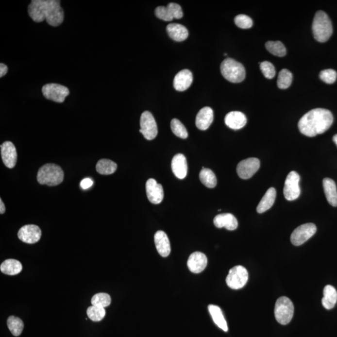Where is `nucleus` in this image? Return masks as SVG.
I'll list each match as a JSON object with an SVG mask.
<instances>
[{"mask_svg":"<svg viewBox=\"0 0 337 337\" xmlns=\"http://www.w3.org/2000/svg\"><path fill=\"white\" fill-rule=\"evenodd\" d=\"M28 11L31 18L36 23L46 20L56 27L64 21V12L59 0H33Z\"/></svg>","mask_w":337,"mask_h":337,"instance_id":"f257e3e1","label":"nucleus"},{"mask_svg":"<svg viewBox=\"0 0 337 337\" xmlns=\"http://www.w3.org/2000/svg\"><path fill=\"white\" fill-rule=\"evenodd\" d=\"M333 122V115L329 110L316 108L303 116L300 119L298 126L302 134L308 137H314L329 130Z\"/></svg>","mask_w":337,"mask_h":337,"instance_id":"f03ea898","label":"nucleus"},{"mask_svg":"<svg viewBox=\"0 0 337 337\" xmlns=\"http://www.w3.org/2000/svg\"><path fill=\"white\" fill-rule=\"evenodd\" d=\"M313 34L315 39L320 43L329 40L333 34L332 21L327 13L318 11L315 15L312 24Z\"/></svg>","mask_w":337,"mask_h":337,"instance_id":"7ed1b4c3","label":"nucleus"},{"mask_svg":"<svg viewBox=\"0 0 337 337\" xmlns=\"http://www.w3.org/2000/svg\"><path fill=\"white\" fill-rule=\"evenodd\" d=\"M64 179V172L60 166L54 164H47L39 169L37 181L41 185L55 186L60 185Z\"/></svg>","mask_w":337,"mask_h":337,"instance_id":"20e7f679","label":"nucleus"},{"mask_svg":"<svg viewBox=\"0 0 337 337\" xmlns=\"http://www.w3.org/2000/svg\"><path fill=\"white\" fill-rule=\"evenodd\" d=\"M222 76L229 82L234 83L242 82L246 77L244 66L232 58H227L220 65Z\"/></svg>","mask_w":337,"mask_h":337,"instance_id":"39448f33","label":"nucleus"},{"mask_svg":"<svg viewBox=\"0 0 337 337\" xmlns=\"http://www.w3.org/2000/svg\"><path fill=\"white\" fill-rule=\"evenodd\" d=\"M294 306L290 299L280 297L275 303L274 314L275 319L281 325H286L292 320L294 316Z\"/></svg>","mask_w":337,"mask_h":337,"instance_id":"423d86ee","label":"nucleus"},{"mask_svg":"<svg viewBox=\"0 0 337 337\" xmlns=\"http://www.w3.org/2000/svg\"><path fill=\"white\" fill-rule=\"evenodd\" d=\"M249 279L247 269L241 266L234 267L229 270L226 277L227 285L232 289H240L246 285Z\"/></svg>","mask_w":337,"mask_h":337,"instance_id":"0eeeda50","label":"nucleus"},{"mask_svg":"<svg viewBox=\"0 0 337 337\" xmlns=\"http://www.w3.org/2000/svg\"><path fill=\"white\" fill-rule=\"evenodd\" d=\"M42 93L46 99L61 103L65 101V98L69 95L67 87L63 85L50 83L42 87Z\"/></svg>","mask_w":337,"mask_h":337,"instance_id":"6e6552de","label":"nucleus"},{"mask_svg":"<svg viewBox=\"0 0 337 337\" xmlns=\"http://www.w3.org/2000/svg\"><path fill=\"white\" fill-rule=\"evenodd\" d=\"M317 232L316 225L312 223L300 225L291 235L290 240L295 246H301L311 238Z\"/></svg>","mask_w":337,"mask_h":337,"instance_id":"1a4fd4ad","label":"nucleus"},{"mask_svg":"<svg viewBox=\"0 0 337 337\" xmlns=\"http://www.w3.org/2000/svg\"><path fill=\"white\" fill-rule=\"evenodd\" d=\"M140 126L141 129L139 132L143 134L146 139L152 140L157 136L158 130L156 120L150 111H144L142 113Z\"/></svg>","mask_w":337,"mask_h":337,"instance_id":"9d476101","label":"nucleus"},{"mask_svg":"<svg viewBox=\"0 0 337 337\" xmlns=\"http://www.w3.org/2000/svg\"><path fill=\"white\" fill-rule=\"evenodd\" d=\"M299 183L300 176L297 172H290L286 176L284 187V195L286 200L292 201L299 198L301 195Z\"/></svg>","mask_w":337,"mask_h":337,"instance_id":"9b49d317","label":"nucleus"},{"mask_svg":"<svg viewBox=\"0 0 337 337\" xmlns=\"http://www.w3.org/2000/svg\"><path fill=\"white\" fill-rule=\"evenodd\" d=\"M260 165V161L255 157L244 159L238 164V176L242 179H250L259 169Z\"/></svg>","mask_w":337,"mask_h":337,"instance_id":"f8f14e48","label":"nucleus"},{"mask_svg":"<svg viewBox=\"0 0 337 337\" xmlns=\"http://www.w3.org/2000/svg\"><path fill=\"white\" fill-rule=\"evenodd\" d=\"M17 236L22 242L29 244H35L41 238V231L36 225H26L19 230Z\"/></svg>","mask_w":337,"mask_h":337,"instance_id":"ddd939ff","label":"nucleus"},{"mask_svg":"<svg viewBox=\"0 0 337 337\" xmlns=\"http://www.w3.org/2000/svg\"><path fill=\"white\" fill-rule=\"evenodd\" d=\"M146 194L149 201L154 204H159L164 199L163 186L154 179H148L146 185Z\"/></svg>","mask_w":337,"mask_h":337,"instance_id":"4468645a","label":"nucleus"},{"mask_svg":"<svg viewBox=\"0 0 337 337\" xmlns=\"http://www.w3.org/2000/svg\"><path fill=\"white\" fill-rule=\"evenodd\" d=\"M1 154L2 160L6 167L10 168L15 167L17 155L16 148L12 142L6 141L1 144Z\"/></svg>","mask_w":337,"mask_h":337,"instance_id":"2eb2a0df","label":"nucleus"},{"mask_svg":"<svg viewBox=\"0 0 337 337\" xmlns=\"http://www.w3.org/2000/svg\"><path fill=\"white\" fill-rule=\"evenodd\" d=\"M207 258L200 252H196L189 256L187 260V267L190 272L194 273L202 272L206 268Z\"/></svg>","mask_w":337,"mask_h":337,"instance_id":"dca6fc26","label":"nucleus"},{"mask_svg":"<svg viewBox=\"0 0 337 337\" xmlns=\"http://www.w3.org/2000/svg\"><path fill=\"white\" fill-rule=\"evenodd\" d=\"M193 82V75L189 69H183L175 76L173 84L176 90L185 91L189 88Z\"/></svg>","mask_w":337,"mask_h":337,"instance_id":"f3484780","label":"nucleus"},{"mask_svg":"<svg viewBox=\"0 0 337 337\" xmlns=\"http://www.w3.org/2000/svg\"><path fill=\"white\" fill-rule=\"evenodd\" d=\"M225 123L233 130H240L246 126L247 118L244 113L240 111H232L225 116Z\"/></svg>","mask_w":337,"mask_h":337,"instance_id":"a211bd4d","label":"nucleus"},{"mask_svg":"<svg viewBox=\"0 0 337 337\" xmlns=\"http://www.w3.org/2000/svg\"><path fill=\"white\" fill-rule=\"evenodd\" d=\"M214 224L218 228L225 229L234 231L237 228L238 221L233 214L230 213L220 214L216 216L214 219Z\"/></svg>","mask_w":337,"mask_h":337,"instance_id":"6ab92c4d","label":"nucleus"},{"mask_svg":"<svg viewBox=\"0 0 337 337\" xmlns=\"http://www.w3.org/2000/svg\"><path fill=\"white\" fill-rule=\"evenodd\" d=\"M214 120L213 110L209 107H204L197 115L196 124L199 130L205 131L211 125Z\"/></svg>","mask_w":337,"mask_h":337,"instance_id":"aec40b11","label":"nucleus"},{"mask_svg":"<svg viewBox=\"0 0 337 337\" xmlns=\"http://www.w3.org/2000/svg\"><path fill=\"white\" fill-rule=\"evenodd\" d=\"M172 170L178 179H185L187 174V163L185 155L177 154L173 157Z\"/></svg>","mask_w":337,"mask_h":337,"instance_id":"412c9836","label":"nucleus"},{"mask_svg":"<svg viewBox=\"0 0 337 337\" xmlns=\"http://www.w3.org/2000/svg\"><path fill=\"white\" fill-rule=\"evenodd\" d=\"M154 242L157 251L162 257H166L170 254V242L165 232L159 231L155 234Z\"/></svg>","mask_w":337,"mask_h":337,"instance_id":"4be33fe9","label":"nucleus"},{"mask_svg":"<svg viewBox=\"0 0 337 337\" xmlns=\"http://www.w3.org/2000/svg\"><path fill=\"white\" fill-rule=\"evenodd\" d=\"M167 32L168 36L173 40L181 42L185 41L189 36V32L187 28L177 23H170L167 26Z\"/></svg>","mask_w":337,"mask_h":337,"instance_id":"5701e85b","label":"nucleus"},{"mask_svg":"<svg viewBox=\"0 0 337 337\" xmlns=\"http://www.w3.org/2000/svg\"><path fill=\"white\" fill-rule=\"evenodd\" d=\"M323 190L326 198L330 205L337 206V190L336 184L330 178H325L323 180Z\"/></svg>","mask_w":337,"mask_h":337,"instance_id":"b1692460","label":"nucleus"},{"mask_svg":"<svg viewBox=\"0 0 337 337\" xmlns=\"http://www.w3.org/2000/svg\"><path fill=\"white\" fill-rule=\"evenodd\" d=\"M275 198H276V190L275 188H269L258 204L257 207L258 213H264L270 209L275 202Z\"/></svg>","mask_w":337,"mask_h":337,"instance_id":"393cba45","label":"nucleus"},{"mask_svg":"<svg viewBox=\"0 0 337 337\" xmlns=\"http://www.w3.org/2000/svg\"><path fill=\"white\" fill-rule=\"evenodd\" d=\"M337 302V292L333 286L328 285L323 289V297L321 303L326 309L333 308Z\"/></svg>","mask_w":337,"mask_h":337,"instance_id":"a878e982","label":"nucleus"},{"mask_svg":"<svg viewBox=\"0 0 337 337\" xmlns=\"http://www.w3.org/2000/svg\"><path fill=\"white\" fill-rule=\"evenodd\" d=\"M23 266L21 262L15 259H7L0 266V270L4 274L15 275L21 272Z\"/></svg>","mask_w":337,"mask_h":337,"instance_id":"bb28decb","label":"nucleus"},{"mask_svg":"<svg viewBox=\"0 0 337 337\" xmlns=\"http://www.w3.org/2000/svg\"><path fill=\"white\" fill-rule=\"evenodd\" d=\"M208 309H209L210 314H211L214 323L224 332L228 331L227 321L225 320L220 308L217 305H209Z\"/></svg>","mask_w":337,"mask_h":337,"instance_id":"cd10ccee","label":"nucleus"},{"mask_svg":"<svg viewBox=\"0 0 337 337\" xmlns=\"http://www.w3.org/2000/svg\"><path fill=\"white\" fill-rule=\"evenodd\" d=\"M117 163L106 159H101L96 166L97 172L102 175L112 174L117 170Z\"/></svg>","mask_w":337,"mask_h":337,"instance_id":"c85d7f7f","label":"nucleus"},{"mask_svg":"<svg viewBox=\"0 0 337 337\" xmlns=\"http://www.w3.org/2000/svg\"><path fill=\"white\" fill-rule=\"evenodd\" d=\"M199 179L201 183L208 188H214L217 185L216 175L209 168L203 167L199 174Z\"/></svg>","mask_w":337,"mask_h":337,"instance_id":"c756f323","label":"nucleus"},{"mask_svg":"<svg viewBox=\"0 0 337 337\" xmlns=\"http://www.w3.org/2000/svg\"><path fill=\"white\" fill-rule=\"evenodd\" d=\"M7 325L9 330L13 336L18 337L23 332L24 323L21 319L18 317L10 316L7 320Z\"/></svg>","mask_w":337,"mask_h":337,"instance_id":"7c9ffc66","label":"nucleus"},{"mask_svg":"<svg viewBox=\"0 0 337 337\" xmlns=\"http://www.w3.org/2000/svg\"><path fill=\"white\" fill-rule=\"evenodd\" d=\"M266 47L267 50L273 55L279 57L286 55V48L281 41H268L266 44Z\"/></svg>","mask_w":337,"mask_h":337,"instance_id":"2f4dec72","label":"nucleus"},{"mask_svg":"<svg viewBox=\"0 0 337 337\" xmlns=\"http://www.w3.org/2000/svg\"><path fill=\"white\" fill-rule=\"evenodd\" d=\"M293 75L288 69H282L279 74L277 79V86L280 89H286L289 87L292 84Z\"/></svg>","mask_w":337,"mask_h":337,"instance_id":"473e14b6","label":"nucleus"},{"mask_svg":"<svg viewBox=\"0 0 337 337\" xmlns=\"http://www.w3.org/2000/svg\"><path fill=\"white\" fill-rule=\"evenodd\" d=\"M111 298L110 295L106 293L96 294L91 299L92 305L100 307H106L110 305Z\"/></svg>","mask_w":337,"mask_h":337,"instance_id":"72a5a7b5","label":"nucleus"},{"mask_svg":"<svg viewBox=\"0 0 337 337\" xmlns=\"http://www.w3.org/2000/svg\"><path fill=\"white\" fill-rule=\"evenodd\" d=\"M87 317L93 321L102 320L106 315L104 308L92 305L87 309Z\"/></svg>","mask_w":337,"mask_h":337,"instance_id":"f704fd0d","label":"nucleus"},{"mask_svg":"<svg viewBox=\"0 0 337 337\" xmlns=\"http://www.w3.org/2000/svg\"><path fill=\"white\" fill-rule=\"evenodd\" d=\"M172 133L176 136L181 139H186L188 137V132L184 124L177 119H173L170 123Z\"/></svg>","mask_w":337,"mask_h":337,"instance_id":"c9c22d12","label":"nucleus"},{"mask_svg":"<svg viewBox=\"0 0 337 337\" xmlns=\"http://www.w3.org/2000/svg\"><path fill=\"white\" fill-rule=\"evenodd\" d=\"M236 25L242 29H249L253 25V19L246 15H238L234 19Z\"/></svg>","mask_w":337,"mask_h":337,"instance_id":"e433bc0d","label":"nucleus"},{"mask_svg":"<svg viewBox=\"0 0 337 337\" xmlns=\"http://www.w3.org/2000/svg\"><path fill=\"white\" fill-rule=\"evenodd\" d=\"M260 70L265 77L268 79H272L275 76V69L274 66L269 61H264L260 63Z\"/></svg>","mask_w":337,"mask_h":337,"instance_id":"4c0bfd02","label":"nucleus"},{"mask_svg":"<svg viewBox=\"0 0 337 337\" xmlns=\"http://www.w3.org/2000/svg\"><path fill=\"white\" fill-rule=\"evenodd\" d=\"M337 77V72L332 69L323 70L320 73L321 80L327 84H333L334 83L336 82Z\"/></svg>","mask_w":337,"mask_h":337,"instance_id":"58836bf2","label":"nucleus"},{"mask_svg":"<svg viewBox=\"0 0 337 337\" xmlns=\"http://www.w3.org/2000/svg\"><path fill=\"white\" fill-rule=\"evenodd\" d=\"M155 14L158 18L163 19L166 21H172L173 17L170 14L169 11L168 10L167 6H158L155 10Z\"/></svg>","mask_w":337,"mask_h":337,"instance_id":"ea45409f","label":"nucleus"},{"mask_svg":"<svg viewBox=\"0 0 337 337\" xmlns=\"http://www.w3.org/2000/svg\"><path fill=\"white\" fill-rule=\"evenodd\" d=\"M168 10L169 11L173 18L181 19L183 17V12L181 6L175 3H170L167 6Z\"/></svg>","mask_w":337,"mask_h":337,"instance_id":"a19ab883","label":"nucleus"},{"mask_svg":"<svg viewBox=\"0 0 337 337\" xmlns=\"http://www.w3.org/2000/svg\"><path fill=\"white\" fill-rule=\"evenodd\" d=\"M93 185V181L90 178H85L81 182L80 185L83 189H89Z\"/></svg>","mask_w":337,"mask_h":337,"instance_id":"79ce46f5","label":"nucleus"},{"mask_svg":"<svg viewBox=\"0 0 337 337\" xmlns=\"http://www.w3.org/2000/svg\"><path fill=\"white\" fill-rule=\"evenodd\" d=\"M8 67L4 63L0 64V78L3 77L8 72Z\"/></svg>","mask_w":337,"mask_h":337,"instance_id":"37998d69","label":"nucleus"},{"mask_svg":"<svg viewBox=\"0 0 337 337\" xmlns=\"http://www.w3.org/2000/svg\"><path fill=\"white\" fill-rule=\"evenodd\" d=\"M6 211L5 205H4L2 199H0V214H3Z\"/></svg>","mask_w":337,"mask_h":337,"instance_id":"c03bdc74","label":"nucleus"},{"mask_svg":"<svg viewBox=\"0 0 337 337\" xmlns=\"http://www.w3.org/2000/svg\"><path fill=\"white\" fill-rule=\"evenodd\" d=\"M333 141H334V143L336 144L337 146V135H334L333 137Z\"/></svg>","mask_w":337,"mask_h":337,"instance_id":"a18cd8bd","label":"nucleus"}]
</instances>
